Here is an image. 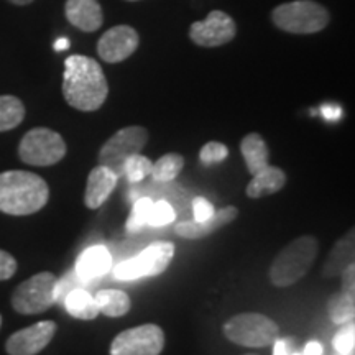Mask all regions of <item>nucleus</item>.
I'll use <instances>...</instances> for the list:
<instances>
[{
    "label": "nucleus",
    "mask_w": 355,
    "mask_h": 355,
    "mask_svg": "<svg viewBox=\"0 0 355 355\" xmlns=\"http://www.w3.org/2000/svg\"><path fill=\"white\" fill-rule=\"evenodd\" d=\"M19 155L26 165L51 166L64 158L66 144L58 132L38 127L25 133L19 145Z\"/></svg>",
    "instance_id": "obj_6"
},
{
    "label": "nucleus",
    "mask_w": 355,
    "mask_h": 355,
    "mask_svg": "<svg viewBox=\"0 0 355 355\" xmlns=\"http://www.w3.org/2000/svg\"><path fill=\"white\" fill-rule=\"evenodd\" d=\"M58 278L50 272H42L25 279L12 295V306L20 314H40L51 308L55 301Z\"/></svg>",
    "instance_id": "obj_7"
},
{
    "label": "nucleus",
    "mask_w": 355,
    "mask_h": 355,
    "mask_svg": "<svg viewBox=\"0 0 355 355\" xmlns=\"http://www.w3.org/2000/svg\"><path fill=\"white\" fill-rule=\"evenodd\" d=\"M214 212H216L214 206H212V204L207 201V199L196 198L193 201V216H194L193 220H198V222L207 220L209 217H212Z\"/></svg>",
    "instance_id": "obj_33"
},
{
    "label": "nucleus",
    "mask_w": 355,
    "mask_h": 355,
    "mask_svg": "<svg viewBox=\"0 0 355 355\" xmlns=\"http://www.w3.org/2000/svg\"><path fill=\"white\" fill-rule=\"evenodd\" d=\"M173 257H175V245L171 242H153L140 255L135 257L139 265L140 278L158 277L170 266Z\"/></svg>",
    "instance_id": "obj_16"
},
{
    "label": "nucleus",
    "mask_w": 355,
    "mask_h": 355,
    "mask_svg": "<svg viewBox=\"0 0 355 355\" xmlns=\"http://www.w3.org/2000/svg\"><path fill=\"white\" fill-rule=\"evenodd\" d=\"M354 230H350V232L345 235V237L340 239L331 250V254L326 260V265H324V277H340V273H343L349 265L354 263Z\"/></svg>",
    "instance_id": "obj_19"
},
{
    "label": "nucleus",
    "mask_w": 355,
    "mask_h": 355,
    "mask_svg": "<svg viewBox=\"0 0 355 355\" xmlns=\"http://www.w3.org/2000/svg\"><path fill=\"white\" fill-rule=\"evenodd\" d=\"M56 322L42 321L8 337L6 349L8 355H37L51 343L56 334Z\"/></svg>",
    "instance_id": "obj_12"
},
{
    "label": "nucleus",
    "mask_w": 355,
    "mask_h": 355,
    "mask_svg": "<svg viewBox=\"0 0 355 355\" xmlns=\"http://www.w3.org/2000/svg\"><path fill=\"white\" fill-rule=\"evenodd\" d=\"M110 266H112V257L107 248L104 245H92L78 257L74 272L79 278L92 282L94 278L107 273Z\"/></svg>",
    "instance_id": "obj_17"
},
{
    "label": "nucleus",
    "mask_w": 355,
    "mask_h": 355,
    "mask_svg": "<svg viewBox=\"0 0 355 355\" xmlns=\"http://www.w3.org/2000/svg\"><path fill=\"white\" fill-rule=\"evenodd\" d=\"M130 2H137V0H130Z\"/></svg>",
    "instance_id": "obj_44"
},
{
    "label": "nucleus",
    "mask_w": 355,
    "mask_h": 355,
    "mask_svg": "<svg viewBox=\"0 0 355 355\" xmlns=\"http://www.w3.org/2000/svg\"><path fill=\"white\" fill-rule=\"evenodd\" d=\"M332 345H334V350L339 355H349L354 354L355 349V326L354 321L343 324L339 332L332 339Z\"/></svg>",
    "instance_id": "obj_28"
},
{
    "label": "nucleus",
    "mask_w": 355,
    "mask_h": 355,
    "mask_svg": "<svg viewBox=\"0 0 355 355\" xmlns=\"http://www.w3.org/2000/svg\"><path fill=\"white\" fill-rule=\"evenodd\" d=\"M114 277L117 278L119 282H133V279H140L139 265H137L135 257L125 261H121V263L115 266Z\"/></svg>",
    "instance_id": "obj_32"
},
{
    "label": "nucleus",
    "mask_w": 355,
    "mask_h": 355,
    "mask_svg": "<svg viewBox=\"0 0 355 355\" xmlns=\"http://www.w3.org/2000/svg\"><path fill=\"white\" fill-rule=\"evenodd\" d=\"M146 141H148L146 128L139 125L121 128L102 145L99 152V165L107 166L115 175L122 176L125 159L132 155L140 153L145 148Z\"/></svg>",
    "instance_id": "obj_8"
},
{
    "label": "nucleus",
    "mask_w": 355,
    "mask_h": 355,
    "mask_svg": "<svg viewBox=\"0 0 355 355\" xmlns=\"http://www.w3.org/2000/svg\"><path fill=\"white\" fill-rule=\"evenodd\" d=\"M50 188L30 171L0 173V211L10 216L35 214L46 206Z\"/></svg>",
    "instance_id": "obj_2"
},
{
    "label": "nucleus",
    "mask_w": 355,
    "mask_h": 355,
    "mask_svg": "<svg viewBox=\"0 0 355 355\" xmlns=\"http://www.w3.org/2000/svg\"><path fill=\"white\" fill-rule=\"evenodd\" d=\"M241 152L243 159H245L247 170L250 171V175H255V173L263 170L265 166H268V145H266V141L261 139V135H259V133H248L245 139L242 140Z\"/></svg>",
    "instance_id": "obj_20"
},
{
    "label": "nucleus",
    "mask_w": 355,
    "mask_h": 355,
    "mask_svg": "<svg viewBox=\"0 0 355 355\" xmlns=\"http://www.w3.org/2000/svg\"><path fill=\"white\" fill-rule=\"evenodd\" d=\"M153 163L148 158L144 157L141 153H135L132 157H128L123 163L122 173L125 175L128 183H140L146 176H150L152 173Z\"/></svg>",
    "instance_id": "obj_27"
},
{
    "label": "nucleus",
    "mask_w": 355,
    "mask_h": 355,
    "mask_svg": "<svg viewBox=\"0 0 355 355\" xmlns=\"http://www.w3.org/2000/svg\"><path fill=\"white\" fill-rule=\"evenodd\" d=\"M69 48V40L68 38H58L55 42V50L56 51H64Z\"/></svg>",
    "instance_id": "obj_39"
},
{
    "label": "nucleus",
    "mask_w": 355,
    "mask_h": 355,
    "mask_svg": "<svg viewBox=\"0 0 355 355\" xmlns=\"http://www.w3.org/2000/svg\"><path fill=\"white\" fill-rule=\"evenodd\" d=\"M337 355H339V354H337ZM349 355H354V354H349Z\"/></svg>",
    "instance_id": "obj_45"
},
{
    "label": "nucleus",
    "mask_w": 355,
    "mask_h": 355,
    "mask_svg": "<svg viewBox=\"0 0 355 355\" xmlns=\"http://www.w3.org/2000/svg\"><path fill=\"white\" fill-rule=\"evenodd\" d=\"M117 175L107 166L97 165L89 173L86 193H84V204L89 209H99L107 201L117 184Z\"/></svg>",
    "instance_id": "obj_14"
},
{
    "label": "nucleus",
    "mask_w": 355,
    "mask_h": 355,
    "mask_svg": "<svg viewBox=\"0 0 355 355\" xmlns=\"http://www.w3.org/2000/svg\"><path fill=\"white\" fill-rule=\"evenodd\" d=\"M64 12L69 24L83 32H96L104 21L99 0H66Z\"/></svg>",
    "instance_id": "obj_15"
},
{
    "label": "nucleus",
    "mask_w": 355,
    "mask_h": 355,
    "mask_svg": "<svg viewBox=\"0 0 355 355\" xmlns=\"http://www.w3.org/2000/svg\"><path fill=\"white\" fill-rule=\"evenodd\" d=\"M10 3H15V6H28V3H32L33 0H8Z\"/></svg>",
    "instance_id": "obj_40"
},
{
    "label": "nucleus",
    "mask_w": 355,
    "mask_h": 355,
    "mask_svg": "<svg viewBox=\"0 0 355 355\" xmlns=\"http://www.w3.org/2000/svg\"><path fill=\"white\" fill-rule=\"evenodd\" d=\"M189 37L204 48L222 46L235 37V21L225 12L212 10L206 20L194 21L189 28Z\"/></svg>",
    "instance_id": "obj_10"
},
{
    "label": "nucleus",
    "mask_w": 355,
    "mask_h": 355,
    "mask_svg": "<svg viewBox=\"0 0 355 355\" xmlns=\"http://www.w3.org/2000/svg\"><path fill=\"white\" fill-rule=\"evenodd\" d=\"M25 117V105L15 96H0V132L19 127Z\"/></svg>",
    "instance_id": "obj_24"
},
{
    "label": "nucleus",
    "mask_w": 355,
    "mask_h": 355,
    "mask_svg": "<svg viewBox=\"0 0 355 355\" xmlns=\"http://www.w3.org/2000/svg\"><path fill=\"white\" fill-rule=\"evenodd\" d=\"M321 115L326 119V121L337 122L340 117H343V109L336 104H326L321 107Z\"/></svg>",
    "instance_id": "obj_36"
},
{
    "label": "nucleus",
    "mask_w": 355,
    "mask_h": 355,
    "mask_svg": "<svg viewBox=\"0 0 355 355\" xmlns=\"http://www.w3.org/2000/svg\"><path fill=\"white\" fill-rule=\"evenodd\" d=\"M322 345L316 343V340H311V343L306 344V347L303 350L304 355H322Z\"/></svg>",
    "instance_id": "obj_38"
},
{
    "label": "nucleus",
    "mask_w": 355,
    "mask_h": 355,
    "mask_svg": "<svg viewBox=\"0 0 355 355\" xmlns=\"http://www.w3.org/2000/svg\"><path fill=\"white\" fill-rule=\"evenodd\" d=\"M224 334L230 343L243 347H266L279 336V327L273 319L259 313H243L230 318L224 324Z\"/></svg>",
    "instance_id": "obj_5"
},
{
    "label": "nucleus",
    "mask_w": 355,
    "mask_h": 355,
    "mask_svg": "<svg viewBox=\"0 0 355 355\" xmlns=\"http://www.w3.org/2000/svg\"><path fill=\"white\" fill-rule=\"evenodd\" d=\"M63 306L71 316L83 319V321H92L99 316L94 295H91L86 288H76L69 291L63 301Z\"/></svg>",
    "instance_id": "obj_21"
},
{
    "label": "nucleus",
    "mask_w": 355,
    "mask_h": 355,
    "mask_svg": "<svg viewBox=\"0 0 355 355\" xmlns=\"http://www.w3.org/2000/svg\"><path fill=\"white\" fill-rule=\"evenodd\" d=\"M293 354V340L290 339H277L273 343V355H291Z\"/></svg>",
    "instance_id": "obj_37"
},
{
    "label": "nucleus",
    "mask_w": 355,
    "mask_h": 355,
    "mask_svg": "<svg viewBox=\"0 0 355 355\" xmlns=\"http://www.w3.org/2000/svg\"><path fill=\"white\" fill-rule=\"evenodd\" d=\"M139 43V33L132 26L117 25L102 35L97 43V53L105 63H121L137 51Z\"/></svg>",
    "instance_id": "obj_11"
},
{
    "label": "nucleus",
    "mask_w": 355,
    "mask_h": 355,
    "mask_svg": "<svg viewBox=\"0 0 355 355\" xmlns=\"http://www.w3.org/2000/svg\"><path fill=\"white\" fill-rule=\"evenodd\" d=\"M63 96L71 107L83 112L101 109L109 96V84L99 63L83 55L66 58Z\"/></svg>",
    "instance_id": "obj_1"
},
{
    "label": "nucleus",
    "mask_w": 355,
    "mask_h": 355,
    "mask_svg": "<svg viewBox=\"0 0 355 355\" xmlns=\"http://www.w3.org/2000/svg\"><path fill=\"white\" fill-rule=\"evenodd\" d=\"M17 272V260L6 250H0V282L12 278Z\"/></svg>",
    "instance_id": "obj_34"
},
{
    "label": "nucleus",
    "mask_w": 355,
    "mask_h": 355,
    "mask_svg": "<svg viewBox=\"0 0 355 355\" xmlns=\"http://www.w3.org/2000/svg\"><path fill=\"white\" fill-rule=\"evenodd\" d=\"M327 311L332 322L337 326H343L345 322L354 321L355 316V293L339 291L334 296H331L327 303Z\"/></svg>",
    "instance_id": "obj_23"
},
{
    "label": "nucleus",
    "mask_w": 355,
    "mask_h": 355,
    "mask_svg": "<svg viewBox=\"0 0 355 355\" xmlns=\"http://www.w3.org/2000/svg\"><path fill=\"white\" fill-rule=\"evenodd\" d=\"M286 173L277 166H265L263 170L255 173L250 183L247 184V196L252 199H260L270 194L278 193L285 188Z\"/></svg>",
    "instance_id": "obj_18"
},
{
    "label": "nucleus",
    "mask_w": 355,
    "mask_h": 355,
    "mask_svg": "<svg viewBox=\"0 0 355 355\" xmlns=\"http://www.w3.org/2000/svg\"><path fill=\"white\" fill-rule=\"evenodd\" d=\"M165 332L157 324H144L119 334L110 344V355H159Z\"/></svg>",
    "instance_id": "obj_9"
},
{
    "label": "nucleus",
    "mask_w": 355,
    "mask_h": 355,
    "mask_svg": "<svg viewBox=\"0 0 355 355\" xmlns=\"http://www.w3.org/2000/svg\"><path fill=\"white\" fill-rule=\"evenodd\" d=\"M175 219H176V212L173 209L170 202L165 201V199L153 202L152 212H150V220H148L150 227H162V225H168L171 224V222H175Z\"/></svg>",
    "instance_id": "obj_29"
},
{
    "label": "nucleus",
    "mask_w": 355,
    "mask_h": 355,
    "mask_svg": "<svg viewBox=\"0 0 355 355\" xmlns=\"http://www.w3.org/2000/svg\"><path fill=\"white\" fill-rule=\"evenodd\" d=\"M291 355H304V354L303 352H293Z\"/></svg>",
    "instance_id": "obj_41"
},
{
    "label": "nucleus",
    "mask_w": 355,
    "mask_h": 355,
    "mask_svg": "<svg viewBox=\"0 0 355 355\" xmlns=\"http://www.w3.org/2000/svg\"><path fill=\"white\" fill-rule=\"evenodd\" d=\"M343 283H340V291L345 293H355V266L354 263L349 265L347 268L340 273Z\"/></svg>",
    "instance_id": "obj_35"
},
{
    "label": "nucleus",
    "mask_w": 355,
    "mask_h": 355,
    "mask_svg": "<svg viewBox=\"0 0 355 355\" xmlns=\"http://www.w3.org/2000/svg\"><path fill=\"white\" fill-rule=\"evenodd\" d=\"M97 309L107 318H121L130 311V298L121 290H101L94 295Z\"/></svg>",
    "instance_id": "obj_22"
},
{
    "label": "nucleus",
    "mask_w": 355,
    "mask_h": 355,
    "mask_svg": "<svg viewBox=\"0 0 355 355\" xmlns=\"http://www.w3.org/2000/svg\"><path fill=\"white\" fill-rule=\"evenodd\" d=\"M272 20L283 32L309 35L326 28L329 24V13L313 0H295L275 8Z\"/></svg>",
    "instance_id": "obj_4"
},
{
    "label": "nucleus",
    "mask_w": 355,
    "mask_h": 355,
    "mask_svg": "<svg viewBox=\"0 0 355 355\" xmlns=\"http://www.w3.org/2000/svg\"><path fill=\"white\" fill-rule=\"evenodd\" d=\"M0 324H2V316H0Z\"/></svg>",
    "instance_id": "obj_42"
},
{
    "label": "nucleus",
    "mask_w": 355,
    "mask_h": 355,
    "mask_svg": "<svg viewBox=\"0 0 355 355\" xmlns=\"http://www.w3.org/2000/svg\"><path fill=\"white\" fill-rule=\"evenodd\" d=\"M318 241L313 235L296 239L275 257L270 266V282L273 286L286 288L300 282L309 272L318 257Z\"/></svg>",
    "instance_id": "obj_3"
},
{
    "label": "nucleus",
    "mask_w": 355,
    "mask_h": 355,
    "mask_svg": "<svg viewBox=\"0 0 355 355\" xmlns=\"http://www.w3.org/2000/svg\"><path fill=\"white\" fill-rule=\"evenodd\" d=\"M247 355H257V354H247Z\"/></svg>",
    "instance_id": "obj_43"
},
{
    "label": "nucleus",
    "mask_w": 355,
    "mask_h": 355,
    "mask_svg": "<svg viewBox=\"0 0 355 355\" xmlns=\"http://www.w3.org/2000/svg\"><path fill=\"white\" fill-rule=\"evenodd\" d=\"M184 158L178 153H166L158 162L153 163L152 166V178L158 183H170L175 178L183 171Z\"/></svg>",
    "instance_id": "obj_25"
},
{
    "label": "nucleus",
    "mask_w": 355,
    "mask_h": 355,
    "mask_svg": "<svg viewBox=\"0 0 355 355\" xmlns=\"http://www.w3.org/2000/svg\"><path fill=\"white\" fill-rule=\"evenodd\" d=\"M91 282H87V279H83L79 278L76 272H69L66 273L63 278L58 279L56 282V288H55V301L56 303H61L63 304V301L66 298V295H68L69 291L76 290V288H84L86 285H89Z\"/></svg>",
    "instance_id": "obj_30"
},
{
    "label": "nucleus",
    "mask_w": 355,
    "mask_h": 355,
    "mask_svg": "<svg viewBox=\"0 0 355 355\" xmlns=\"http://www.w3.org/2000/svg\"><path fill=\"white\" fill-rule=\"evenodd\" d=\"M229 157V148L220 141H209L201 148L199 152V162L202 165H217V163L224 162L225 158Z\"/></svg>",
    "instance_id": "obj_31"
},
{
    "label": "nucleus",
    "mask_w": 355,
    "mask_h": 355,
    "mask_svg": "<svg viewBox=\"0 0 355 355\" xmlns=\"http://www.w3.org/2000/svg\"><path fill=\"white\" fill-rule=\"evenodd\" d=\"M153 201L150 198H140L135 199L133 202L130 217H128L125 229L128 234H139L145 227H148L150 212H152Z\"/></svg>",
    "instance_id": "obj_26"
},
{
    "label": "nucleus",
    "mask_w": 355,
    "mask_h": 355,
    "mask_svg": "<svg viewBox=\"0 0 355 355\" xmlns=\"http://www.w3.org/2000/svg\"><path fill=\"white\" fill-rule=\"evenodd\" d=\"M239 209L234 206L224 207V209L216 211L212 217L207 220L198 222V220H188V222H180L176 225V234L183 239H189V241H198V239H204L207 235L214 234L216 230H219L224 225L230 224V222L237 219Z\"/></svg>",
    "instance_id": "obj_13"
}]
</instances>
